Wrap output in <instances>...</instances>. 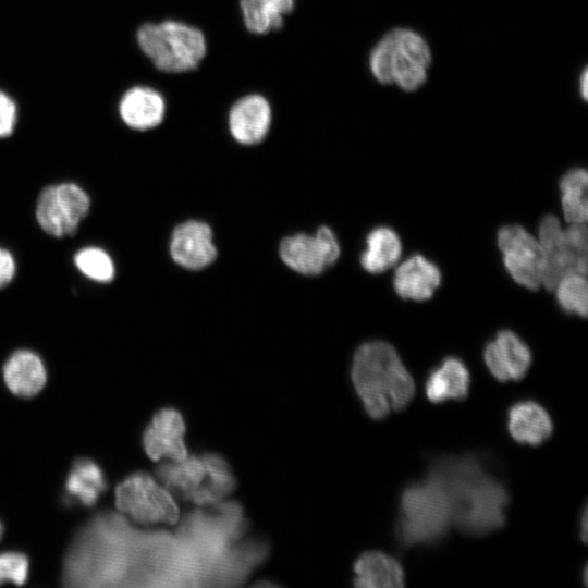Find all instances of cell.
Instances as JSON below:
<instances>
[{"label": "cell", "mask_w": 588, "mask_h": 588, "mask_svg": "<svg viewBox=\"0 0 588 588\" xmlns=\"http://www.w3.org/2000/svg\"><path fill=\"white\" fill-rule=\"evenodd\" d=\"M451 509L452 525L468 536H486L503 527L510 494L504 483L475 454L439 456L430 466Z\"/></svg>", "instance_id": "1"}, {"label": "cell", "mask_w": 588, "mask_h": 588, "mask_svg": "<svg viewBox=\"0 0 588 588\" xmlns=\"http://www.w3.org/2000/svg\"><path fill=\"white\" fill-rule=\"evenodd\" d=\"M351 375L366 413L375 420L404 409L414 397V379L388 342L362 344L354 354Z\"/></svg>", "instance_id": "2"}, {"label": "cell", "mask_w": 588, "mask_h": 588, "mask_svg": "<svg viewBox=\"0 0 588 588\" xmlns=\"http://www.w3.org/2000/svg\"><path fill=\"white\" fill-rule=\"evenodd\" d=\"M452 525L446 494L428 470L426 477L405 487L400 498L396 537L404 547L439 542Z\"/></svg>", "instance_id": "3"}, {"label": "cell", "mask_w": 588, "mask_h": 588, "mask_svg": "<svg viewBox=\"0 0 588 588\" xmlns=\"http://www.w3.org/2000/svg\"><path fill=\"white\" fill-rule=\"evenodd\" d=\"M157 479L173 497L199 507L222 501L235 487L229 464L212 453L169 460L157 468Z\"/></svg>", "instance_id": "4"}, {"label": "cell", "mask_w": 588, "mask_h": 588, "mask_svg": "<svg viewBox=\"0 0 588 588\" xmlns=\"http://www.w3.org/2000/svg\"><path fill=\"white\" fill-rule=\"evenodd\" d=\"M136 38L144 54L164 73L194 71L207 53L205 34L181 21L145 23L138 28Z\"/></svg>", "instance_id": "5"}, {"label": "cell", "mask_w": 588, "mask_h": 588, "mask_svg": "<svg viewBox=\"0 0 588 588\" xmlns=\"http://www.w3.org/2000/svg\"><path fill=\"white\" fill-rule=\"evenodd\" d=\"M430 63L431 52L426 40L405 28L388 33L369 58L370 71L378 82L395 83L406 91L416 90L425 83Z\"/></svg>", "instance_id": "6"}, {"label": "cell", "mask_w": 588, "mask_h": 588, "mask_svg": "<svg viewBox=\"0 0 588 588\" xmlns=\"http://www.w3.org/2000/svg\"><path fill=\"white\" fill-rule=\"evenodd\" d=\"M538 242L544 259L542 284L553 290L571 273H587L588 237L585 223L561 226L554 215H546L538 228Z\"/></svg>", "instance_id": "7"}, {"label": "cell", "mask_w": 588, "mask_h": 588, "mask_svg": "<svg viewBox=\"0 0 588 588\" xmlns=\"http://www.w3.org/2000/svg\"><path fill=\"white\" fill-rule=\"evenodd\" d=\"M118 510L142 525L175 524L179 507L172 493L146 473L126 477L115 488Z\"/></svg>", "instance_id": "8"}, {"label": "cell", "mask_w": 588, "mask_h": 588, "mask_svg": "<svg viewBox=\"0 0 588 588\" xmlns=\"http://www.w3.org/2000/svg\"><path fill=\"white\" fill-rule=\"evenodd\" d=\"M88 195L73 183L46 187L37 203L36 218L41 229L56 237L75 233L89 210Z\"/></svg>", "instance_id": "9"}, {"label": "cell", "mask_w": 588, "mask_h": 588, "mask_svg": "<svg viewBox=\"0 0 588 588\" xmlns=\"http://www.w3.org/2000/svg\"><path fill=\"white\" fill-rule=\"evenodd\" d=\"M498 245L513 280L527 289L537 290L542 284L544 268L538 240L523 226L510 224L499 230Z\"/></svg>", "instance_id": "10"}, {"label": "cell", "mask_w": 588, "mask_h": 588, "mask_svg": "<svg viewBox=\"0 0 588 588\" xmlns=\"http://www.w3.org/2000/svg\"><path fill=\"white\" fill-rule=\"evenodd\" d=\"M279 252L282 260L296 272L317 275L336 261L340 245L333 232L321 226L314 236L296 234L283 238Z\"/></svg>", "instance_id": "11"}, {"label": "cell", "mask_w": 588, "mask_h": 588, "mask_svg": "<svg viewBox=\"0 0 588 588\" xmlns=\"http://www.w3.org/2000/svg\"><path fill=\"white\" fill-rule=\"evenodd\" d=\"M486 367L500 382L522 380L531 364L528 345L513 331L501 330L483 350Z\"/></svg>", "instance_id": "12"}, {"label": "cell", "mask_w": 588, "mask_h": 588, "mask_svg": "<svg viewBox=\"0 0 588 588\" xmlns=\"http://www.w3.org/2000/svg\"><path fill=\"white\" fill-rule=\"evenodd\" d=\"M272 121V108L259 94H248L237 99L228 113L231 136L242 145H255L267 136Z\"/></svg>", "instance_id": "13"}, {"label": "cell", "mask_w": 588, "mask_h": 588, "mask_svg": "<svg viewBox=\"0 0 588 588\" xmlns=\"http://www.w3.org/2000/svg\"><path fill=\"white\" fill-rule=\"evenodd\" d=\"M184 433L182 415L173 408L160 409L144 432L143 443L147 455L152 461L184 458L188 455Z\"/></svg>", "instance_id": "14"}, {"label": "cell", "mask_w": 588, "mask_h": 588, "mask_svg": "<svg viewBox=\"0 0 588 588\" xmlns=\"http://www.w3.org/2000/svg\"><path fill=\"white\" fill-rule=\"evenodd\" d=\"M170 253L173 260L186 269L205 268L217 256L211 229L196 220L179 224L172 234Z\"/></svg>", "instance_id": "15"}, {"label": "cell", "mask_w": 588, "mask_h": 588, "mask_svg": "<svg viewBox=\"0 0 588 588\" xmlns=\"http://www.w3.org/2000/svg\"><path fill=\"white\" fill-rule=\"evenodd\" d=\"M506 417L507 431L517 443L537 446L553 433L550 414L535 401L516 402L509 408Z\"/></svg>", "instance_id": "16"}, {"label": "cell", "mask_w": 588, "mask_h": 588, "mask_svg": "<svg viewBox=\"0 0 588 588\" xmlns=\"http://www.w3.org/2000/svg\"><path fill=\"white\" fill-rule=\"evenodd\" d=\"M441 283L440 269L425 256L415 254L395 270L393 286L405 299H429Z\"/></svg>", "instance_id": "17"}, {"label": "cell", "mask_w": 588, "mask_h": 588, "mask_svg": "<svg viewBox=\"0 0 588 588\" xmlns=\"http://www.w3.org/2000/svg\"><path fill=\"white\" fill-rule=\"evenodd\" d=\"M119 113L131 128L147 131L161 124L166 114V100L151 87L134 86L122 96Z\"/></svg>", "instance_id": "18"}, {"label": "cell", "mask_w": 588, "mask_h": 588, "mask_svg": "<svg viewBox=\"0 0 588 588\" xmlns=\"http://www.w3.org/2000/svg\"><path fill=\"white\" fill-rule=\"evenodd\" d=\"M469 371L463 360L455 356L444 358L427 377L425 393L434 404L449 400L460 401L468 395Z\"/></svg>", "instance_id": "19"}, {"label": "cell", "mask_w": 588, "mask_h": 588, "mask_svg": "<svg viewBox=\"0 0 588 588\" xmlns=\"http://www.w3.org/2000/svg\"><path fill=\"white\" fill-rule=\"evenodd\" d=\"M3 378L13 394L21 397H32L46 384L47 372L37 354L20 350L7 359L3 366Z\"/></svg>", "instance_id": "20"}, {"label": "cell", "mask_w": 588, "mask_h": 588, "mask_svg": "<svg viewBox=\"0 0 588 588\" xmlns=\"http://www.w3.org/2000/svg\"><path fill=\"white\" fill-rule=\"evenodd\" d=\"M354 585L362 588H401L404 569L393 556L381 551L363 553L354 564Z\"/></svg>", "instance_id": "21"}, {"label": "cell", "mask_w": 588, "mask_h": 588, "mask_svg": "<svg viewBox=\"0 0 588 588\" xmlns=\"http://www.w3.org/2000/svg\"><path fill=\"white\" fill-rule=\"evenodd\" d=\"M295 0H240L245 28L255 35H266L283 27L284 17L292 13Z\"/></svg>", "instance_id": "22"}, {"label": "cell", "mask_w": 588, "mask_h": 588, "mask_svg": "<svg viewBox=\"0 0 588 588\" xmlns=\"http://www.w3.org/2000/svg\"><path fill=\"white\" fill-rule=\"evenodd\" d=\"M106 488L100 466L89 458L76 460L65 480L68 499L85 506H93Z\"/></svg>", "instance_id": "23"}, {"label": "cell", "mask_w": 588, "mask_h": 588, "mask_svg": "<svg viewBox=\"0 0 588 588\" xmlns=\"http://www.w3.org/2000/svg\"><path fill=\"white\" fill-rule=\"evenodd\" d=\"M402 244L396 232L388 226H378L366 237V248L360 264L370 273H380L393 266L401 256Z\"/></svg>", "instance_id": "24"}, {"label": "cell", "mask_w": 588, "mask_h": 588, "mask_svg": "<svg viewBox=\"0 0 588 588\" xmlns=\"http://www.w3.org/2000/svg\"><path fill=\"white\" fill-rule=\"evenodd\" d=\"M562 209L568 223H585L588 213V174L583 168L568 170L560 180Z\"/></svg>", "instance_id": "25"}, {"label": "cell", "mask_w": 588, "mask_h": 588, "mask_svg": "<svg viewBox=\"0 0 588 588\" xmlns=\"http://www.w3.org/2000/svg\"><path fill=\"white\" fill-rule=\"evenodd\" d=\"M585 277L571 273L563 277L554 286L558 303L564 311L581 317L587 316L588 290Z\"/></svg>", "instance_id": "26"}, {"label": "cell", "mask_w": 588, "mask_h": 588, "mask_svg": "<svg viewBox=\"0 0 588 588\" xmlns=\"http://www.w3.org/2000/svg\"><path fill=\"white\" fill-rule=\"evenodd\" d=\"M74 261L83 274L97 282H109L114 277V265L101 248H83L75 255Z\"/></svg>", "instance_id": "27"}, {"label": "cell", "mask_w": 588, "mask_h": 588, "mask_svg": "<svg viewBox=\"0 0 588 588\" xmlns=\"http://www.w3.org/2000/svg\"><path fill=\"white\" fill-rule=\"evenodd\" d=\"M29 561L21 552L7 551L0 553V585L13 583L23 585L28 577Z\"/></svg>", "instance_id": "28"}, {"label": "cell", "mask_w": 588, "mask_h": 588, "mask_svg": "<svg viewBox=\"0 0 588 588\" xmlns=\"http://www.w3.org/2000/svg\"><path fill=\"white\" fill-rule=\"evenodd\" d=\"M16 122V106L11 97L0 90V137L12 134Z\"/></svg>", "instance_id": "29"}, {"label": "cell", "mask_w": 588, "mask_h": 588, "mask_svg": "<svg viewBox=\"0 0 588 588\" xmlns=\"http://www.w3.org/2000/svg\"><path fill=\"white\" fill-rule=\"evenodd\" d=\"M15 273L14 258L10 252L0 247V289L8 285Z\"/></svg>", "instance_id": "30"}, {"label": "cell", "mask_w": 588, "mask_h": 588, "mask_svg": "<svg viewBox=\"0 0 588 588\" xmlns=\"http://www.w3.org/2000/svg\"><path fill=\"white\" fill-rule=\"evenodd\" d=\"M580 537L584 542L587 540V509L585 507L581 514V523H580Z\"/></svg>", "instance_id": "31"}, {"label": "cell", "mask_w": 588, "mask_h": 588, "mask_svg": "<svg viewBox=\"0 0 588 588\" xmlns=\"http://www.w3.org/2000/svg\"><path fill=\"white\" fill-rule=\"evenodd\" d=\"M588 73L587 70L583 72V75L580 77V90L584 99H587V91H588Z\"/></svg>", "instance_id": "32"}, {"label": "cell", "mask_w": 588, "mask_h": 588, "mask_svg": "<svg viewBox=\"0 0 588 588\" xmlns=\"http://www.w3.org/2000/svg\"><path fill=\"white\" fill-rule=\"evenodd\" d=\"M2 535H3V525H2V523L0 522V539L2 538Z\"/></svg>", "instance_id": "33"}]
</instances>
